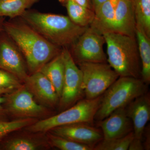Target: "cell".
I'll return each mask as SVG.
<instances>
[{"label":"cell","mask_w":150,"mask_h":150,"mask_svg":"<svg viewBox=\"0 0 150 150\" xmlns=\"http://www.w3.org/2000/svg\"><path fill=\"white\" fill-rule=\"evenodd\" d=\"M107 45V62L119 77L141 78V66L136 37L115 32L103 34Z\"/></svg>","instance_id":"cell-3"},{"label":"cell","mask_w":150,"mask_h":150,"mask_svg":"<svg viewBox=\"0 0 150 150\" xmlns=\"http://www.w3.org/2000/svg\"><path fill=\"white\" fill-rule=\"evenodd\" d=\"M129 150H144L143 141L134 138L132 140L130 146Z\"/></svg>","instance_id":"cell-27"},{"label":"cell","mask_w":150,"mask_h":150,"mask_svg":"<svg viewBox=\"0 0 150 150\" xmlns=\"http://www.w3.org/2000/svg\"><path fill=\"white\" fill-rule=\"evenodd\" d=\"M13 91L14 90H11L8 89L0 88V95L7 94Z\"/></svg>","instance_id":"cell-32"},{"label":"cell","mask_w":150,"mask_h":150,"mask_svg":"<svg viewBox=\"0 0 150 150\" xmlns=\"http://www.w3.org/2000/svg\"><path fill=\"white\" fill-rule=\"evenodd\" d=\"M65 67V76L62 95L59 101L61 110H64L80 99L84 94L82 73L74 61L69 48H62Z\"/></svg>","instance_id":"cell-8"},{"label":"cell","mask_w":150,"mask_h":150,"mask_svg":"<svg viewBox=\"0 0 150 150\" xmlns=\"http://www.w3.org/2000/svg\"><path fill=\"white\" fill-rule=\"evenodd\" d=\"M133 4L136 26L150 38V0H131Z\"/></svg>","instance_id":"cell-21"},{"label":"cell","mask_w":150,"mask_h":150,"mask_svg":"<svg viewBox=\"0 0 150 150\" xmlns=\"http://www.w3.org/2000/svg\"><path fill=\"white\" fill-rule=\"evenodd\" d=\"M5 21V17H0V32L3 30V24Z\"/></svg>","instance_id":"cell-33"},{"label":"cell","mask_w":150,"mask_h":150,"mask_svg":"<svg viewBox=\"0 0 150 150\" xmlns=\"http://www.w3.org/2000/svg\"><path fill=\"white\" fill-rule=\"evenodd\" d=\"M5 104L6 110L17 117L35 118L44 115L46 109L38 104L34 96L25 87L7 93Z\"/></svg>","instance_id":"cell-10"},{"label":"cell","mask_w":150,"mask_h":150,"mask_svg":"<svg viewBox=\"0 0 150 150\" xmlns=\"http://www.w3.org/2000/svg\"><path fill=\"white\" fill-rule=\"evenodd\" d=\"M59 2L67 9L68 17L79 26H90L95 17L93 10L85 7L73 0H59Z\"/></svg>","instance_id":"cell-18"},{"label":"cell","mask_w":150,"mask_h":150,"mask_svg":"<svg viewBox=\"0 0 150 150\" xmlns=\"http://www.w3.org/2000/svg\"><path fill=\"white\" fill-rule=\"evenodd\" d=\"M105 43L103 35L89 26L69 49L76 64L108 63L103 50Z\"/></svg>","instance_id":"cell-7"},{"label":"cell","mask_w":150,"mask_h":150,"mask_svg":"<svg viewBox=\"0 0 150 150\" xmlns=\"http://www.w3.org/2000/svg\"><path fill=\"white\" fill-rule=\"evenodd\" d=\"M133 125L134 138L142 140L146 125L150 119V95L149 92L138 97L126 107Z\"/></svg>","instance_id":"cell-14"},{"label":"cell","mask_w":150,"mask_h":150,"mask_svg":"<svg viewBox=\"0 0 150 150\" xmlns=\"http://www.w3.org/2000/svg\"><path fill=\"white\" fill-rule=\"evenodd\" d=\"M21 81L15 76L0 69V88L15 90L22 87Z\"/></svg>","instance_id":"cell-26"},{"label":"cell","mask_w":150,"mask_h":150,"mask_svg":"<svg viewBox=\"0 0 150 150\" xmlns=\"http://www.w3.org/2000/svg\"><path fill=\"white\" fill-rule=\"evenodd\" d=\"M26 62L13 40L4 30L0 32V69L24 81L28 76Z\"/></svg>","instance_id":"cell-9"},{"label":"cell","mask_w":150,"mask_h":150,"mask_svg":"<svg viewBox=\"0 0 150 150\" xmlns=\"http://www.w3.org/2000/svg\"><path fill=\"white\" fill-rule=\"evenodd\" d=\"M26 89L41 104L54 107L59 103V97L55 88L42 73H33L24 81Z\"/></svg>","instance_id":"cell-12"},{"label":"cell","mask_w":150,"mask_h":150,"mask_svg":"<svg viewBox=\"0 0 150 150\" xmlns=\"http://www.w3.org/2000/svg\"><path fill=\"white\" fill-rule=\"evenodd\" d=\"M103 95L93 99H81L57 115L37 121L28 126L30 132H44L59 126L77 123H91L101 102Z\"/></svg>","instance_id":"cell-5"},{"label":"cell","mask_w":150,"mask_h":150,"mask_svg":"<svg viewBox=\"0 0 150 150\" xmlns=\"http://www.w3.org/2000/svg\"><path fill=\"white\" fill-rule=\"evenodd\" d=\"M148 86L141 78L119 77L103 94L94 120H103L113 111L126 107L138 97L148 92Z\"/></svg>","instance_id":"cell-4"},{"label":"cell","mask_w":150,"mask_h":150,"mask_svg":"<svg viewBox=\"0 0 150 150\" xmlns=\"http://www.w3.org/2000/svg\"><path fill=\"white\" fill-rule=\"evenodd\" d=\"M150 129L149 125L146 126L143 133V137H144L145 138L144 142L143 143L144 150H149L150 149Z\"/></svg>","instance_id":"cell-28"},{"label":"cell","mask_w":150,"mask_h":150,"mask_svg":"<svg viewBox=\"0 0 150 150\" xmlns=\"http://www.w3.org/2000/svg\"><path fill=\"white\" fill-rule=\"evenodd\" d=\"M21 18L49 42L62 48H69L87 28L75 24L68 16L30 9Z\"/></svg>","instance_id":"cell-2"},{"label":"cell","mask_w":150,"mask_h":150,"mask_svg":"<svg viewBox=\"0 0 150 150\" xmlns=\"http://www.w3.org/2000/svg\"><path fill=\"white\" fill-rule=\"evenodd\" d=\"M134 138V131H132L121 138L103 139L94 146L93 150H127Z\"/></svg>","instance_id":"cell-22"},{"label":"cell","mask_w":150,"mask_h":150,"mask_svg":"<svg viewBox=\"0 0 150 150\" xmlns=\"http://www.w3.org/2000/svg\"><path fill=\"white\" fill-rule=\"evenodd\" d=\"M3 30L16 44L33 73L61 53L62 48L48 41L21 17L5 21Z\"/></svg>","instance_id":"cell-1"},{"label":"cell","mask_w":150,"mask_h":150,"mask_svg":"<svg viewBox=\"0 0 150 150\" xmlns=\"http://www.w3.org/2000/svg\"><path fill=\"white\" fill-rule=\"evenodd\" d=\"M136 38L141 60V79L145 83H150V38L136 26Z\"/></svg>","instance_id":"cell-19"},{"label":"cell","mask_w":150,"mask_h":150,"mask_svg":"<svg viewBox=\"0 0 150 150\" xmlns=\"http://www.w3.org/2000/svg\"><path fill=\"white\" fill-rule=\"evenodd\" d=\"M52 134L73 142L94 146L103 139L102 131L89 123H77L56 127L50 130Z\"/></svg>","instance_id":"cell-11"},{"label":"cell","mask_w":150,"mask_h":150,"mask_svg":"<svg viewBox=\"0 0 150 150\" xmlns=\"http://www.w3.org/2000/svg\"><path fill=\"white\" fill-rule=\"evenodd\" d=\"M39 145L36 142L25 138H17L11 140L5 146L8 150H37Z\"/></svg>","instance_id":"cell-25"},{"label":"cell","mask_w":150,"mask_h":150,"mask_svg":"<svg viewBox=\"0 0 150 150\" xmlns=\"http://www.w3.org/2000/svg\"><path fill=\"white\" fill-rule=\"evenodd\" d=\"M77 64L82 73L83 88L87 99L102 95L119 77L108 63L83 62Z\"/></svg>","instance_id":"cell-6"},{"label":"cell","mask_w":150,"mask_h":150,"mask_svg":"<svg viewBox=\"0 0 150 150\" xmlns=\"http://www.w3.org/2000/svg\"><path fill=\"white\" fill-rule=\"evenodd\" d=\"M6 100V96L0 95V121H4V117L5 115L6 110L3 106L5 103Z\"/></svg>","instance_id":"cell-29"},{"label":"cell","mask_w":150,"mask_h":150,"mask_svg":"<svg viewBox=\"0 0 150 150\" xmlns=\"http://www.w3.org/2000/svg\"><path fill=\"white\" fill-rule=\"evenodd\" d=\"M126 107L116 109L106 118L98 121V125L101 129L103 139L121 138L133 131V123L127 115Z\"/></svg>","instance_id":"cell-13"},{"label":"cell","mask_w":150,"mask_h":150,"mask_svg":"<svg viewBox=\"0 0 150 150\" xmlns=\"http://www.w3.org/2000/svg\"><path fill=\"white\" fill-rule=\"evenodd\" d=\"M73 1L83 6L93 10L91 0H73Z\"/></svg>","instance_id":"cell-30"},{"label":"cell","mask_w":150,"mask_h":150,"mask_svg":"<svg viewBox=\"0 0 150 150\" xmlns=\"http://www.w3.org/2000/svg\"><path fill=\"white\" fill-rule=\"evenodd\" d=\"M118 3L108 0L94 9V18L90 27L102 35L105 33L113 32L115 9Z\"/></svg>","instance_id":"cell-16"},{"label":"cell","mask_w":150,"mask_h":150,"mask_svg":"<svg viewBox=\"0 0 150 150\" xmlns=\"http://www.w3.org/2000/svg\"><path fill=\"white\" fill-rule=\"evenodd\" d=\"M51 144L62 150H93L94 146L79 144L54 134L49 136Z\"/></svg>","instance_id":"cell-23"},{"label":"cell","mask_w":150,"mask_h":150,"mask_svg":"<svg viewBox=\"0 0 150 150\" xmlns=\"http://www.w3.org/2000/svg\"><path fill=\"white\" fill-rule=\"evenodd\" d=\"M136 22L131 0H120L115 9L113 32L136 37Z\"/></svg>","instance_id":"cell-15"},{"label":"cell","mask_w":150,"mask_h":150,"mask_svg":"<svg viewBox=\"0 0 150 150\" xmlns=\"http://www.w3.org/2000/svg\"><path fill=\"white\" fill-rule=\"evenodd\" d=\"M34 118H21L13 121H0V139L8 134L27 127L36 122Z\"/></svg>","instance_id":"cell-24"},{"label":"cell","mask_w":150,"mask_h":150,"mask_svg":"<svg viewBox=\"0 0 150 150\" xmlns=\"http://www.w3.org/2000/svg\"><path fill=\"white\" fill-rule=\"evenodd\" d=\"M40 0H0V17L10 19L21 17Z\"/></svg>","instance_id":"cell-20"},{"label":"cell","mask_w":150,"mask_h":150,"mask_svg":"<svg viewBox=\"0 0 150 150\" xmlns=\"http://www.w3.org/2000/svg\"><path fill=\"white\" fill-rule=\"evenodd\" d=\"M93 10L108 0H91Z\"/></svg>","instance_id":"cell-31"},{"label":"cell","mask_w":150,"mask_h":150,"mask_svg":"<svg viewBox=\"0 0 150 150\" xmlns=\"http://www.w3.org/2000/svg\"><path fill=\"white\" fill-rule=\"evenodd\" d=\"M38 71L45 75L53 84L60 99L65 76L64 64L62 51Z\"/></svg>","instance_id":"cell-17"}]
</instances>
